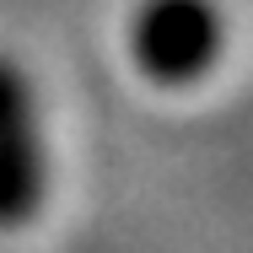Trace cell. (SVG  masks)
Segmentation results:
<instances>
[{"mask_svg":"<svg viewBox=\"0 0 253 253\" xmlns=\"http://www.w3.org/2000/svg\"><path fill=\"white\" fill-rule=\"evenodd\" d=\"M129 59L156 86L205 81L226 49V16L215 0H140L129 16Z\"/></svg>","mask_w":253,"mask_h":253,"instance_id":"1","label":"cell"},{"mask_svg":"<svg viewBox=\"0 0 253 253\" xmlns=\"http://www.w3.org/2000/svg\"><path fill=\"white\" fill-rule=\"evenodd\" d=\"M49 194V151L33 81L0 54V232H22Z\"/></svg>","mask_w":253,"mask_h":253,"instance_id":"2","label":"cell"}]
</instances>
